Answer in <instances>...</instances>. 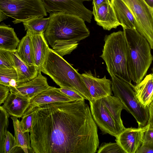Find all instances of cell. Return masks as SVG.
<instances>
[{
    "instance_id": "6da1fadb",
    "label": "cell",
    "mask_w": 153,
    "mask_h": 153,
    "mask_svg": "<svg viewBox=\"0 0 153 153\" xmlns=\"http://www.w3.org/2000/svg\"><path fill=\"white\" fill-rule=\"evenodd\" d=\"M30 146L36 153H95L96 124L85 100L34 107Z\"/></svg>"
},
{
    "instance_id": "7a4b0ae2",
    "label": "cell",
    "mask_w": 153,
    "mask_h": 153,
    "mask_svg": "<svg viewBox=\"0 0 153 153\" xmlns=\"http://www.w3.org/2000/svg\"><path fill=\"white\" fill-rule=\"evenodd\" d=\"M48 27L44 33L48 45L65 41L79 42L88 37L90 33L80 17L65 12L51 13Z\"/></svg>"
},
{
    "instance_id": "3957f363",
    "label": "cell",
    "mask_w": 153,
    "mask_h": 153,
    "mask_svg": "<svg viewBox=\"0 0 153 153\" xmlns=\"http://www.w3.org/2000/svg\"><path fill=\"white\" fill-rule=\"evenodd\" d=\"M102 53L111 76H116L132 85L128 57V46L124 31L114 32L105 36Z\"/></svg>"
},
{
    "instance_id": "277c9868",
    "label": "cell",
    "mask_w": 153,
    "mask_h": 153,
    "mask_svg": "<svg viewBox=\"0 0 153 153\" xmlns=\"http://www.w3.org/2000/svg\"><path fill=\"white\" fill-rule=\"evenodd\" d=\"M40 71L49 76L60 88L72 89L90 101L91 96L83 82L81 74L54 50L49 48Z\"/></svg>"
},
{
    "instance_id": "5b68a950",
    "label": "cell",
    "mask_w": 153,
    "mask_h": 153,
    "mask_svg": "<svg viewBox=\"0 0 153 153\" xmlns=\"http://www.w3.org/2000/svg\"><path fill=\"white\" fill-rule=\"evenodd\" d=\"M89 101L94 120L104 134L116 137L125 129L121 117L125 108L117 97L111 95Z\"/></svg>"
},
{
    "instance_id": "8992f818",
    "label": "cell",
    "mask_w": 153,
    "mask_h": 153,
    "mask_svg": "<svg viewBox=\"0 0 153 153\" xmlns=\"http://www.w3.org/2000/svg\"><path fill=\"white\" fill-rule=\"evenodd\" d=\"M128 46V63L132 81L136 84L146 76L152 61L147 40L135 29H124Z\"/></svg>"
},
{
    "instance_id": "52a82bcc",
    "label": "cell",
    "mask_w": 153,
    "mask_h": 153,
    "mask_svg": "<svg viewBox=\"0 0 153 153\" xmlns=\"http://www.w3.org/2000/svg\"><path fill=\"white\" fill-rule=\"evenodd\" d=\"M111 77L114 96L120 100L125 109L134 117L139 127L146 126L149 119L148 107H144L140 102L131 85L116 76Z\"/></svg>"
},
{
    "instance_id": "ba28073f",
    "label": "cell",
    "mask_w": 153,
    "mask_h": 153,
    "mask_svg": "<svg viewBox=\"0 0 153 153\" xmlns=\"http://www.w3.org/2000/svg\"><path fill=\"white\" fill-rule=\"evenodd\" d=\"M0 14L14 19V24L47 15L42 0H0Z\"/></svg>"
},
{
    "instance_id": "9c48e42d",
    "label": "cell",
    "mask_w": 153,
    "mask_h": 153,
    "mask_svg": "<svg viewBox=\"0 0 153 153\" xmlns=\"http://www.w3.org/2000/svg\"><path fill=\"white\" fill-rule=\"evenodd\" d=\"M135 18L136 29L149 43L153 49V17L152 9L144 0H122Z\"/></svg>"
},
{
    "instance_id": "30bf717a",
    "label": "cell",
    "mask_w": 153,
    "mask_h": 153,
    "mask_svg": "<svg viewBox=\"0 0 153 153\" xmlns=\"http://www.w3.org/2000/svg\"><path fill=\"white\" fill-rule=\"evenodd\" d=\"M47 12H65L77 16L85 21L90 23L92 12L83 3L91 0H42Z\"/></svg>"
},
{
    "instance_id": "8fae6325",
    "label": "cell",
    "mask_w": 153,
    "mask_h": 153,
    "mask_svg": "<svg viewBox=\"0 0 153 153\" xmlns=\"http://www.w3.org/2000/svg\"><path fill=\"white\" fill-rule=\"evenodd\" d=\"M81 76L91 96V100L112 95V81L107 79L105 76L100 78L94 76L89 71L81 74Z\"/></svg>"
},
{
    "instance_id": "7c38bea8",
    "label": "cell",
    "mask_w": 153,
    "mask_h": 153,
    "mask_svg": "<svg viewBox=\"0 0 153 153\" xmlns=\"http://www.w3.org/2000/svg\"><path fill=\"white\" fill-rule=\"evenodd\" d=\"M148 124L144 127L138 128H126L116 138L115 140L126 153H136L143 143Z\"/></svg>"
},
{
    "instance_id": "4fadbf2b",
    "label": "cell",
    "mask_w": 153,
    "mask_h": 153,
    "mask_svg": "<svg viewBox=\"0 0 153 153\" xmlns=\"http://www.w3.org/2000/svg\"><path fill=\"white\" fill-rule=\"evenodd\" d=\"M39 70L37 76L27 82L17 84L16 87L9 86L10 93L31 99L39 93L53 87L48 85L46 77Z\"/></svg>"
},
{
    "instance_id": "5bb4252c",
    "label": "cell",
    "mask_w": 153,
    "mask_h": 153,
    "mask_svg": "<svg viewBox=\"0 0 153 153\" xmlns=\"http://www.w3.org/2000/svg\"><path fill=\"white\" fill-rule=\"evenodd\" d=\"M30 39L31 53L33 64L40 70L43 65L49 48L44 33L34 34L26 31Z\"/></svg>"
},
{
    "instance_id": "9a60e30c",
    "label": "cell",
    "mask_w": 153,
    "mask_h": 153,
    "mask_svg": "<svg viewBox=\"0 0 153 153\" xmlns=\"http://www.w3.org/2000/svg\"><path fill=\"white\" fill-rule=\"evenodd\" d=\"M10 53L18 76V84L29 81L36 77L39 69L34 65H30L23 61L19 57L16 51Z\"/></svg>"
},
{
    "instance_id": "2e32d148",
    "label": "cell",
    "mask_w": 153,
    "mask_h": 153,
    "mask_svg": "<svg viewBox=\"0 0 153 153\" xmlns=\"http://www.w3.org/2000/svg\"><path fill=\"white\" fill-rule=\"evenodd\" d=\"M93 15L97 24L105 30H110L120 25L111 2L101 5Z\"/></svg>"
},
{
    "instance_id": "e0dca14e",
    "label": "cell",
    "mask_w": 153,
    "mask_h": 153,
    "mask_svg": "<svg viewBox=\"0 0 153 153\" xmlns=\"http://www.w3.org/2000/svg\"><path fill=\"white\" fill-rule=\"evenodd\" d=\"M75 101L60 91L55 87L45 90L32 98L28 108L56 102Z\"/></svg>"
},
{
    "instance_id": "ac0fdd59",
    "label": "cell",
    "mask_w": 153,
    "mask_h": 153,
    "mask_svg": "<svg viewBox=\"0 0 153 153\" xmlns=\"http://www.w3.org/2000/svg\"><path fill=\"white\" fill-rule=\"evenodd\" d=\"M31 99L9 93L2 106L10 115L22 117L27 108Z\"/></svg>"
},
{
    "instance_id": "d6986e66",
    "label": "cell",
    "mask_w": 153,
    "mask_h": 153,
    "mask_svg": "<svg viewBox=\"0 0 153 153\" xmlns=\"http://www.w3.org/2000/svg\"><path fill=\"white\" fill-rule=\"evenodd\" d=\"M131 86L140 102L144 107H148L153 101V73L146 75L139 83Z\"/></svg>"
},
{
    "instance_id": "ffe728a7",
    "label": "cell",
    "mask_w": 153,
    "mask_h": 153,
    "mask_svg": "<svg viewBox=\"0 0 153 153\" xmlns=\"http://www.w3.org/2000/svg\"><path fill=\"white\" fill-rule=\"evenodd\" d=\"M110 2L117 19L123 29H136V19L125 3L122 0H110Z\"/></svg>"
},
{
    "instance_id": "44dd1931",
    "label": "cell",
    "mask_w": 153,
    "mask_h": 153,
    "mask_svg": "<svg viewBox=\"0 0 153 153\" xmlns=\"http://www.w3.org/2000/svg\"><path fill=\"white\" fill-rule=\"evenodd\" d=\"M20 42L13 28L2 23L0 25V49L11 52L16 51Z\"/></svg>"
},
{
    "instance_id": "7402d4cb",
    "label": "cell",
    "mask_w": 153,
    "mask_h": 153,
    "mask_svg": "<svg viewBox=\"0 0 153 153\" xmlns=\"http://www.w3.org/2000/svg\"><path fill=\"white\" fill-rule=\"evenodd\" d=\"M10 117L13 120L15 132V146L21 148L25 153H28L29 150L33 151L30 146L29 132L22 128L17 117L12 116Z\"/></svg>"
},
{
    "instance_id": "603a6c76",
    "label": "cell",
    "mask_w": 153,
    "mask_h": 153,
    "mask_svg": "<svg viewBox=\"0 0 153 153\" xmlns=\"http://www.w3.org/2000/svg\"><path fill=\"white\" fill-rule=\"evenodd\" d=\"M50 18L38 17L28 20L23 22L25 31L34 34L44 33L46 30Z\"/></svg>"
},
{
    "instance_id": "cb8c5ba5",
    "label": "cell",
    "mask_w": 153,
    "mask_h": 153,
    "mask_svg": "<svg viewBox=\"0 0 153 153\" xmlns=\"http://www.w3.org/2000/svg\"><path fill=\"white\" fill-rule=\"evenodd\" d=\"M16 51L23 61L29 65H34L32 58L30 39L27 33L20 41Z\"/></svg>"
},
{
    "instance_id": "d4e9b609",
    "label": "cell",
    "mask_w": 153,
    "mask_h": 153,
    "mask_svg": "<svg viewBox=\"0 0 153 153\" xmlns=\"http://www.w3.org/2000/svg\"><path fill=\"white\" fill-rule=\"evenodd\" d=\"M0 153H4V145L9 125L10 115L2 106L0 107Z\"/></svg>"
},
{
    "instance_id": "484cf974",
    "label": "cell",
    "mask_w": 153,
    "mask_h": 153,
    "mask_svg": "<svg viewBox=\"0 0 153 153\" xmlns=\"http://www.w3.org/2000/svg\"><path fill=\"white\" fill-rule=\"evenodd\" d=\"M78 44V42L76 41L62 42L55 44L52 48L63 57L65 55L70 54L77 48Z\"/></svg>"
},
{
    "instance_id": "4316f807",
    "label": "cell",
    "mask_w": 153,
    "mask_h": 153,
    "mask_svg": "<svg viewBox=\"0 0 153 153\" xmlns=\"http://www.w3.org/2000/svg\"><path fill=\"white\" fill-rule=\"evenodd\" d=\"M35 110V107L28 108L22 117L20 123L22 128L26 131L30 132L31 130Z\"/></svg>"
},
{
    "instance_id": "83f0119b",
    "label": "cell",
    "mask_w": 153,
    "mask_h": 153,
    "mask_svg": "<svg viewBox=\"0 0 153 153\" xmlns=\"http://www.w3.org/2000/svg\"><path fill=\"white\" fill-rule=\"evenodd\" d=\"M13 79L17 81V74L15 68H0V84L9 87V82Z\"/></svg>"
},
{
    "instance_id": "f1b7e54d",
    "label": "cell",
    "mask_w": 153,
    "mask_h": 153,
    "mask_svg": "<svg viewBox=\"0 0 153 153\" xmlns=\"http://www.w3.org/2000/svg\"><path fill=\"white\" fill-rule=\"evenodd\" d=\"M97 153H126L117 142L103 143L99 147Z\"/></svg>"
},
{
    "instance_id": "f546056e",
    "label": "cell",
    "mask_w": 153,
    "mask_h": 153,
    "mask_svg": "<svg viewBox=\"0 0 153 153\" xmlns=\"http://www.w3.org/2000/svg\"><path fill=\"white\" fill-rule=\"evenodd\" d=\"M0 68H14L10 51L0 49Z\"/></svg>"
},
{
    "instance_id": "4dcf8cb0",
    "label": "cell",
    "mask_w": 153,
    "mask_h": 153,
    "mask_svg": "<svg viewBox=\"0 0 153 153\" xmlns=\"http://www.w3.org/2000/svg\"><path fill=\"white\" fill-rule=\"evenodd\" d=\"M15 137L9 131H7L4 145V153H13L16 152L18 147L15 146Z\"/></svg>"
},
{
    "instance_id": "1f68e13d",
    "label": "cell",
    "mask_w": 153,
    "mask_h": 153,
    "mask_svg": "<svg viewBox=\"0 0 153 153\" xmlns=\"http://www.w3.org/2000/svg\"><path fill=\"white\" fill-rule=\"evenodd\" d=\"M58 89L62 93L75 100H86L83 95L76 90L64 88H60Z\"/></svg>"
},
{
    "instance_id": "d6a6232c",
    "label": "cell",
    "mask_w": 153,
    "mask_h": 153,
    "mask_svg": "<svg viewBox=\"0 0 153 153\" xmlns=\"http://www.w3.org/2000/svg\"><path fill=\"white\" fill-rule=\"evenodd\" d=\"M10 91L9 87L0 84V105L3 103Z\"/></svg>"
},
{
    "instance_id": "836d02e7",
    "label": "cell",
    "mask_w": 153,
    "mask_h": 153,
    "mask_svg": "<svg viewBox=\"0 0 153 153\" xmlns=\"http://www.w3.org/2000/svg\"><path fill=\"white\" fill-rule=\"evenodd\" d=\"M136 153H153V143H143Z\"/></svg>"
},
{
    "instance_id": "e575fe53",
    "label": "cell",
    "mask_w": 153,
    "mask_h": 153,
    "mask_svg": "<svg viewBox=\"0 0 153 153\" xmlns=\"http://www.w3.org/2000/svg\"><path fill=\"white\" fill-rule=\"evenodd\" d=\"M153 143V128L149 127L144 133L143 143Z\"/></svg>"
},
{
    "instance_id": "d590c367",
    "label": "cell",
    "mask_w": 153,
    "mask_h": 153,
    "mask_svg": "<svg viewBox=\"0 0 153 153\" xmlns=\"http://www.w3.org/2000/svg\"><path fill=\"white\" fill-rule=\"evenodd\" d=\"M92 14L95 13L99 7L102 4L110 2V0H92Z\"/></svg>"
},
{
    "instance_id": "8d00e7d4",
    "label": "cell",
    "mask_w": 153,
    "mask_h": 153,
    "mask_svg": "<svg viewBox=\"0 0 153 153\" xmlns=\"http://www.w3.org/2000/svg\"><path fill=\"white\" fill-rule=\"evenodd\" d=\"M149 110V119L148 122L149 127L153 128V101L148 106Z\"/></svg>"
},
{
    "instance_id": "74e56055",
    "label": "cell",
    "mask_w": 153,
    "mask_h": 153,
    "mask_svg": "<svg viewBox=\"0 0 153 153\" xmlns=\"http://www.w3.org/2000/svg\"><path fill=\"white\" fill-rule=\"evenodd\" d=\"M9 86L16 87L17 85V81L15 79H11L9 82Z\"/></svg>"
},
{
    "instance_id": "f35d334b",
    "label": "cell",
    "mask_w": 153,
    "mask_h": 153,
    "mask_svg": "<svg viewBox=\"0 0 153 153\" xmlns=\"http://www.w3.org/2000/svg\"><path fill=\"white\" fill-rule=\"evenodd\" d=\"M146 4L151 9H153V0H144Z\"/></svg>"
},
{
    "instance_id": "ab89813d",
    "label": "cell",
    "mask_w": 153,
    "mask_h": 153,
    "mask_svg": "<svg viewBox=\"0 0 153 153\" xmlns=\"http://www.w3.org/2000/svg\"><path fill=\"white\" fill-rule=\"evenodd\" d=\"M151 70L152 71V73H153V67L152 68Z\"/></svg>"
},
{
    "instance_id": "60d3db41",
    "label": "cell",
    "mask_w": 153,
    "mask_h": 153,
    "mask_svg": "<svg viewBox=\"0 0 153 153\" xmlns=\"http://www.w3.org/2000/svg\"><path fill=\"white\" fill-rule=\"evenodd\" d=\"M152 16L153 17V9H152Z\"/></svg>"
}]
</instances>
